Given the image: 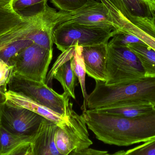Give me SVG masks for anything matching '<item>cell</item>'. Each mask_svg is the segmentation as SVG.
Returning <instances> with one entry per match:
<instances>
[{
    "label": "cell",
    "mask_w": 155,
    "mask_h": 155,
    "mask_svg": "<svg viewBox=\"0 0 155 155\" xmlns=\"http://www.w3.org/2000/svg\"><path fill=\"white\" fill-rule=\"evenodd\" d=\"M88 129L99 141L117 146H129L155 138V109L146 115L126 118L100 113L83 111Z\"/></svg>",
    "instance_id": "cell-1"
},
{
    "label": "cell",
    "mask_w": 155,
    "mask_h": 155,
    "mask_svg": "<svg viewBox=\"0 0 155 155\" xmlns=\"http://www.w3.org/2000/svg\"><path fill=\"white\" fill-rule=\"evenodd\" d=\"M0 127H1V125H0Z\"/></svg>",
    "instance_id": "cell-34"
},
{
    "label": "cell",
    "mask_w": 155,
    "mask_h": 155,
    "mask_svg": "<svg viewBox=\"0 0 155 155\" xmlns=\"http://www.w3.org/2000/svg\"><path fill=\"white\" fill-rule=\"evenodd\" d=\"M71 61H66L56 69L52 76L51 80L55 79L59 81L64 90V94L75 99L74 90L77 84V77L72 69Z\"/></svg>",
    "instance_id": "cell-14"
},
{
    "label": "cell",
    "mask_w": 155,
    "mask_h": 155,
    "mask_svg": "<svg viewBox=\"0 0 155 155\" xmlns=\"http://www.w3.org/2000/svg\"><path fill=\"white\" fill-rule=\"evenodd\" d=\"M73 106L72 103L69 101L66 119L61 125L58 126L55 133V145L59 153L62 155L87 149L93 144L84 118L74 110Z\"/></svg>",
    "instance_id": "cell-5"
},
{
    "label": "cell",
    "mask_w": 155,
    "mask_h": 155,
    "mask_svg": "<svg viewBox=\"0 0 155 155\" xmlns=\"http://www.w3.org/2000/svg\"><path fill=\"white\" fill-rule=\"evenodd\" d=\"M154 108H155V107H154Z\"/></svg>",
    "instance_id": "cell-32"
},
{
    "label": "cell",
    "mask_w": 155,
    "mask_h": 155,
    "mask_svg": "<svg viewBox=\"0 0 155 155\" xmlns=\"http://www.w3.org/2000/svg\"><path fill=\"white\" fill-rule=\"evenodd\" d=\"M59 11L72 12L82 7L87 0H50Z\"/></svg>",
    "instance_id": "cell-23"
},
{
    "label": "cell",
    "mask_w": 155,
    "mask_h": 155,
    "mask_svg": "<svg viewBox=\"0 0 155 155\" xmlns=\"http://www.w3.org/2000/svg\"><path fill=\"white\" fill-rule=\"evenodd\" d=\"M8 90L22 94L62 116L66 117L70 97L64 93L58 94L46 83L30 80L12 74L8 82Z\"/></svg>",
    "instance_id": "cell-6"
},
{
    "label": "cell",
    "mask_w": 155,
    "mask_h": 155,
    "mask_svg": "<svg viewBox=\"0 0 155 155\" xmlns=\"http://www.w3.org/2000/svg\"><path fill=\"white\" fill-rule=\"evenodd\" d=\"M126 151H118L114 153H109L107 151L88 148L80 151H74L67 155H125Z\"/></svg>",
    "instance_id": "cell-26"
},
{
    "label": "cell",
    "mask_w": 155,
    "mask_h": 155,
    "mask_svg": "<svg viewBox=\"0 0 155 155\" xmlns=\"http://www.w3.org/2000/svg\"><path fill=\"white\" fill-rule=\"evenodd\" d=\"M93 91L88 95L87 109L128 105L155 106V77H145L126 84L107 85L96 80Z\"/></svg>",
    "instance_id": "cell-2"
},
{
    "label": "cell",
    "mask_w": 155,
    "mask_h": 155,
    "mask_svg": "<svg viewBox=\"0 0 155 155\" xmlns=\"http://www.w3.org/2000/svg\"><path fill=\"white\" fill-rule=\"evenodd\" d=\"M33 44L32 41L26 39H20L8 43L0 47V59L10 65L13 59Z\"/></svg>",
    "instance_id": "cell-20"
},
{
    "label": "cell",
    "mask_w": 155,
    "mask_h": 155,
    "mask_svg": "<svg viewBox=\"0 0 155 155\" xmlns=\"http://www.w3.org/2000/svg\"><path fill=\"white\" fill-rule=\"evenodd\" d=\"M12 9L0 5V37L24 21Z\"/></svg>",
    "instance_id": "cell-21"
},
{
    "label": "cell",
    "mask_w": 155,
    "mask_h": 155,
    "mask_svg": "<svg viewBox=\"0 0 155 155\" xmlns=\"http://www.w3.org/2000/svg\"><path fill=\"white\" fill-rule=\"evenodd\" d=\"M107 44L83 47L82 55L86 73L95 81L106 82L107 79Z\"/></svg>",
    "instance_id": "cell-11"
},
{
    "label": "cell",
    "mask_w": 155,
    "mask_h": 155,
    "mask_svg": "<svg viewBox=\"0 0 155 155\" xmlns=\"http://www.w3.org/2000/svg\"><path fill=\"white\" fill-rule=\"evenodd\" d=\"M32 143L30 138L11 134L0 127V155L9 154L21 146Z\"/></svg>",
    "instance_id": "cell-19"
},
{
    "label": "cell",
    "mask_w": 155,
    "mask_h": 155,
    "mask_svg": "<svg viewBox=\"0 0 155 155\" xmlns=\"http://www.w3.org/2000/svg\"><path fill=\"white\" fill-rule=\"evenodd\" d=\"M12 67L0 59V88L5 93L8 90V84L12 74Z\"/></svg>",
    "instance_id": "cell-25"
},
{
    "label": "cell",
    "mask_w": 155,
    "mask_h": 155,
    "mask_svg": "<svg viewBox=\"0 0 155 155\" xmlns=\"http://www.w3.org/2000/svg\"><path fill=\"white\" fill-rule=\"evenodd\" d=\"M6 97L5 95V93L0 88V105L6 103Z\"/></svg>",
    "instance_id": "cell-29"
},
{
    "label": "cell",
    "mask_w": 155,
    "mask_h": 155,
    "mask_svg": "<svg viewBox=\"0 0 155 155\" xmlns=\"http://www.w3.org/2000/svg\"><path fill=\"white\" fill-rule=\"evenodd\" d=\"M53 58V51L35 44L26 47L12 60V74L40 83H46Z\"/></svg>",
    "instance_id": "cell-7"
},
{
    "label": "cell",
    "mask_w": 155,
    "mask_h": 155,
    "mask_svg": "<svg viewBox=\"0 0 155 155\" xmlns=\"http://www.w3.org/2000/svg\"><path fill=\"white\" fill-rule=\"evenodd\" d=\"M5 95L7 100L6 103L8 104L27 108L40 115L45 119L52 121L58 126L61 125L66 119V117L62 116L22 94L8 90L5 93Z\"/></svg>",
    "instance_id": "cell-13"
},
{
    "label": "cell",
    "mask_w": 155,
    "mask_h": 155,
    "mask_svg": "<svg viewBox=\"0 0 155 155\" xmlns=\"http://www.w3.org/2000/svg\"><path fill=\"white\" fill-rule=\"evenodd\" d=\"M155 110L154 106L149 105H128L107 107L95 110L100 113L126 118H134L143 116Z\"/></svg>",
    "instance_id": "cell-17"
},
{
    "label": "cell",
    "mask_w": 155,
    "mask_h": 155,
    "mask_svg": "<svg viewBox=\"0 0 155 155\" xmlns=\"http://www.w3.org/2000/svg\"><path fill=\"white\" fill-rule=\"evenodd\" d=\"M97 1H99V0H97Z\"/></svg>",
    "instance_id": "cell-33"
},
{
    "label": "cell",
    "mask_w": 155,
    "mask_h": 155,
    "mask_svg": "<svg viewBox=\"0 0 155 155\" xmlns=\"http://www.w3.org/2000/svg\"><path fill=\"white\" fill-rule=\"evenodd\" d=\"M83 47L82 46H75L74 54L71 60V66L75 74L78 82L80 84L84 97V103L81 107V109L83 111L87 109V101L88 95L87 93L86 87L85 67L84 63V59L82 55Z\"/></svg>",
    "instance_id": "cell-18"
},
{
    "label": "cell",
    "mask_w": 155,
    "mask_h": 155,
    "mask_svg": "<svg viewBox=\"0 0 155 155\" xmlns=\"http://www.w3.org/2000/svg\"><path fill=\"white\" fill-rule=\"evenodd\" d=\"M130 23L155 40V9L150 0H109Z\"/></svg>",
    "instance_id": "cell-9"
},
{
    "label": "cell",
    "mask_w": 155,
    "mask_h": 155,
    "mask_svg": "<svg viewBox=\"0 0 155 155\" xmlns=\"http://www.w3.org/2000/svg\"><path fill=\"white\" fill-rule=\"evenodd\" d=\"M68 21L116 31L108 9L97 0H87L82 7L71 12Z\"/></svg>",
    "instance_id": "cell-10"
},
{
    "label": "cell",
    "mask_w": 155,
    "mask_h": 155,
    "mask_svg": "<svg viewBox=\"0 0 155 155\" xmlns=\"http://www.w3.org/2000/svg\"><path fill=\"white\" fill-rule=\"evenodd\" d=\"M126 155H155V138L126 151Z\"/></svg>",
    "instance_id": "cell-24"
},
{
    "label": "cell",
    "mask_w": 155,
    "mask_h": 155,
    "mask_svg": "<svg viewBox=\"0 0 155 155\" xmlns=\"http://www.w3.org/2000/svg\"><path fill=\"white\" fill-rule=\"evenodd\" d=\"M125 155H126V154H125Z\"/></svg>",
    "instance_id": "cell-35"
},
{
    "label": "cell",
    "mask_w": 155,
    "mask_h": 155,
    "mask_svg": "<svg viewBox=\"0 0 155 155\" xmlns=\"http://www.w3.org/2000/svg\"><path fill=\"white\" fill-rule=\"evenodd\" d=\"M134 44L146 45L135 35L124 32H117L108 43L109 45L122 47H127Z\"/></svg>",
    "instance_id": "cell-22"
},
{
    "label": "cell",
    "mask_w": 155,
    "mask_h": 155,
    "mask_svg": "<svg viewBox=\"0 0 155 155\" xmlns=\"http://www.w3.org/2000/svg\"><path fill=\"white\" fill-rule=\"evenodd\" d=\"M45 118L27 108L0 105V125L11 134L31 139L39 134Z\"/></svg>",
    "instance_id": "cell-8"
},
{
    "label": "cell",
    "mask_w": 155,
    "mask_h": 155,
    "mask_svg": "<svg viewBox=\"0 0 155 155\" xmlns=\"http://www.w3.org/2000/svg\"><path fill=\"white\" fill-rule=\"evenodd\" d=\"M151 2L152 3L155 9V0H150Z\"/></svg>",
    "instance_id": "cell-31"
},
{
    "label": "cell",
    "mask_w": 155,
    "mask_h": 155,
    "mask_svg": "<svg viewBox=\"0 0 155 155\" xmlns=\"http://www.w3.org/2000/svg\"><path fill=\"white\" fill-rule=\"evenodd\" d=\"M48 0H13L12 10L24 21L30 20L37 14Z\"/></svg>",
    "instance_id": "cell-16"
},
{
    "label": "cell",
    "mask_w": 155,
    "mask_h": 155,
    "mask_svg": "<svg viewBox=\"0 0 155 155\" xmlns=\"http://www.w3.org/2000/svg\"><path fill=\"white\" fill-rule=\"evenodd\" d=\"M117 31L87 26L66 21L57 25L53 31L54 43L58 50L64 52L71 47L107 44Z\"/></svg>",
    "instance_id": "cell-3"
},
{
    "label": "cell",
    "mask_w": 155,
    "mask_h": 155,
    "mask_svg": "<svg viewBox=\"0 0 155 155\" xmlns=\"http://www.w3.org/2000/svg\"><path fill=\"white\" fill-rule=\"evenodd\" d=\"M13 0H0V5L8 8V9H12V3Z\"/></svg>",
    "instance_id": "cell-28"
},
{
    "label": "cell",
    "mask_w": 155,
    "mask_h": 155,
    "mask_svg": "<svg viewBox=\"0 0 155 155\" xmlns=\"http://www.w3.org/2000/svg\"><path fill=\"white\" fill-rule=\"evenodd\" d=\"M57 127L55 123L45 118L39 134L31 144L32 155H62L55 145Z\"/></svg>",
    "instance_id": "cell-12"
},
{
    "label": "cell",
    "mask_w": 155,
    "mask_h": 155,
    "mask_svg": "<svg viewBox=\"0 0 155 155\" xmlns=\"http://www.w3.org/2000/svg\"><path fill=\"white\" fill-rule=\"evenodd\" d=\"M138 57L143 68L145 77H155V50L145 44L128 45Z\"/></svg>",
    "instance_id": "cell-15"
},
{
    "label": "cell",
    "mask_w": 155,
    "mask_h": 155,
    "mask_svg": "<svg viewBox=\"0 0 155 155\" xmlns=\"http://www.w3.org/2000/svg\"><path fill=\"white\" fill-rule=\"evenodd\" d=\"M24 155H32L31 151V147H30V149L28 150V151L26 152V153H25Z\"/></svg>",
    "instance_id": "cell-30"
},
{
    "label": "cell",
    "mask_w": 155,
    "mask_h": 155,
    "mask_svg": "<svg viewBox=\"0 0 155 155\" xmlns=\"http://www.w3.org/2000/svg\"><path fill=\"white\" fill-rule=\"evenodd\" d=\"M31 143H27L22 145L11 153L6 155H24L31 147Z\"/></svg>",
    "instance_id": "cell-27"
},
{
    "label": "cell",
    "mask_w": 155,
    "mask_h": 155,
    "mask_svg": "<svg viewBox=\"0 0 155 155\" xmlns=\"http://www.w3.org/2000/svg\"><path fill=\"white\" fill-rule=\"evenodd\" d=\"M106 71L107 85L127 84L145 77L140 61L130 48L108 43Z\"/></svg>",
    "instance_id": "cell-4"
}]
</instances>
